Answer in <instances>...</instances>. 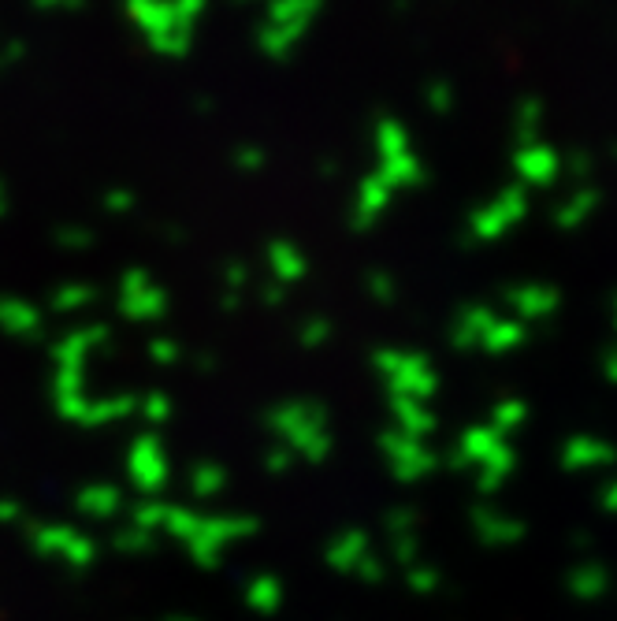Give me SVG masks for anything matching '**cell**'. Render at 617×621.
<instances>
[{
    "mask_svg": "<svg viewBox=\"0 0 617 621\" xmlns=\"http://www.w3.org/2000/svg\"><path fill=\"white\" fill-rule=\"evenodd\" d=\"M0 324H8L15 331H27L38 324V309L23 298H0Z\"/></svg>",
    "mask_w": 617,
    "mask_h": 621,
    "instance_id": "cell-7",
    "label": "cell"
},
{
    "mask_svg": "<svg viewBox=\"0 0 617 621\" xmlns=\"http://www.w3.org/2000/svg\"><path fill=\"white\" fill-rule=\"evenodd\" d=\"M264 261H268V272L276 276V283H302L309 276V253L287 235H276L268 238V246H264Z\"/></svg>",
    "mask_w": 617,
    "mask_h": 621,
    "instance_id": "cell-6",
    "label": "cell"
},
{
    "mask_svg": "<svg viewBox=\"0 0 617 621\" xmlns=\"http://www.w3.org/2000/svg\"><path fill=\"white\" fill-rule=\"evenodd\" d=\"M123 15L145 49L164 60H183L194 49L197 23L209 12V0H119Z\"/></svg>",
    "mask_w": 617,
    "mask_h": 621,
    "instance_id": "cell-1",
    "label": "cell"
},
{
    "mask_svg": "<svg viewBox=\"0 0 617 621\" xmlns=\"http://www.w3.org/2000/svg\"><path fill=\"white\" fill-rule=\"evenodd\" d=\"M93 298L90 287H82V283H67V287H60L53 298L56 309H79V305H86Z\"/></svg>",
    "mask_w": 617,
    "mask_h": 621,
    "instance_id": "cell-11",
    "label": "cell"
},
{
    "mask_svg": "<svg viewBox=\"0 0 617 621\" xmlns=\"http://www.w3.org/2000/svg\"><path fill=\"white\" fill-rule=\"evenodd\" d=\"M231 164H235V172H242V175H257L268 168V153H264V146H257V142H238V146L231 149Z\"/></svg>",
    "mask_w": 617,
    "mask_h": 621,
    "instance_id": "cell-8",
    "label": "cell"
},
{
    "mask_svg": "<svg viewBox=\"0 0 617 621\" xmlns=\"http://www.w3.org/2000/svg\"><path fill=\"white\" fill-rule=\"evenodd\" d=\"M23 53H27V41H23V38L0 41V75H4V71H8L12 64H19V60H23Z\"/></svg>",
    "mask_w": 617,
    "mask_h": 621,
    "instance_id": "cell-13",
    "label": "cell"
},
{
    "mask_svg": "<svg viewBox=\"0 0 617 621\" xmlns=\"http://www.w3.org/2000/svg\"><path fill=\"white\" fill-rule=\"evenodd\" d=\"M30 8L45 15H71V12H82L86 0H30Z\"/></svg>",
    "mask_w": 617,
    "mask_h": 621,
    "instance_id": "cell-12",
    "label": "cell"
},
{
    "mask_svg": "<svg viewBox=\"0 0 617 621\" xmlns=\"http://www.w3.org/2000/svg\"><path fill=\"white\" fill-rule=\"evenodd\" d=\"M320 175L331 179V175H335V160H324V164H320Z\"/></svg>",
    "mask_w": 617,
    "mask_h": 621,
    "instance_id": "cell-16",
    "label": "cell"
},
{
    "mask_svg": "<svg viewBox=\"0 0 617 621\" xmlns=\"http://www.w3.org/2000/svg\"><path fill=\"white\" fill-rule=\"evenodd\" d=\"M391 198L394 190L383 183L376 172L361 175V183L354 190V205H350V227L354 231H372V227L380 224V216L391 209Z\"/></svg>",
    "mask_w": 617,
    "mask_h": 621,
    "instance_id": "cell-5",
    "label": "cell"
},
{
    "mask_svg": "<svg viewBox=\"0 0 617 621\" xmlns=\"http://www.w3.org/2000/svg\"><path fill=\"white\" fill-rule=\"evenodd\" d=\"M168 305V294L157 287V279L149 276L145 268H127L119 279V309L127 317H157L160 309Z\"/></svg>",
    "mask_w": 617,
    "mask_h": 621,
    "instance_id": "cell-4",
    "label": "cell"
},
{
    "mask_svg": "<svg viewBox=\"0 0 617 621\" xmlns=\"http://www.w3.org/2000/svg\"><path fill=\"white\" fill-rule=\"evenodd\" d=\"M320 12H324V0H261V19L253 30L257 53L272 64L290 60L313 34Z\"/></svg>",
    "mask_w": 617,
    "mask_h": 621,
    "instance_id": "cell-2",
    "label": "cell"
},
{
    "mask_svg": "<svg viewBox=\"0 0 617 621\" xmlns=\"http://www.w3.org/2000/svg\"><path fill=\"white\" fill-rule=\"evenodd\" d=\"M428 105H432L435 112H447V108H450V90H447V82H432V86H428Z\"/></svg>",
    "mask_w": 617,
    "mask_h": 621,
    "instance_id": "cell-14",
    "label": "cell"
},
{
    "mask_svg": "<svg viewBox=\"0 0 617 621\" xmlns=\"http://www.w3.org/2000/svg\"><path fill=\"white\" fill-rule=\"evenodd\" d=\"M194 108H197V112H201V116H209V112H212V101H209V97H197Z\"/></svg>",
    "mask_w": 617,
    "mask_h": 621,
    "instance_id": "cell-15",
    "label": "cell"
},
{
    "mask_svg": "<svg viewBox=\"0 0 617 621\" xmlns=\"http://www.w3.org/2000/svg\"><path fill=\"white\" fill-rule=\"evenodd\" d=\"M53 242L60 246V250H67V253H75V250L86 253V250H93L97 235H93V231L86 224H64V227H56Z\"/></svg>",
    "mask_w": 617,
    "mask_h": 621,
    "instance_id": "cell-9",
    "label": "cell"
},
{
    "mask_svg": "<svg viewBox=\"0 0 617 621\" xmlns=\"http://www.w3.org/2000/svg\"><path fill=\"white\" fill-rule=\"evenodd\" d=\"M372 142H376V175L391 190H409V186L424 183V164L409 146V131L394 116L376 119L372 127Z\"/></svg>",
    "mask_w": 617,
    "mask_h": 621,
    "instance_id": "cell-3",
    "label": "cell"
},
{
    "mask_svg": "<svg viewBox=\"0 0 617 621\" xmlns=\"http://www.w3.org/2000/svg\"><path fill=\"white\" fill-rule=\"evenodd\" d=\"M134 205H138V194L131 186H108L101 194V212H108V216H131Z\"/></svg>",
    "mask_w": 617,
    "mask_h": 621,
    "instance_id": "cell-10",
    "label": "cell"
},
{
    "mask_svg": "<svg viewBox=\"0 0 617 621\" xmlns=\"http://www.w3.org/2000/svg\"><path fill=\"white\" fill-rule=\"evenodd\" d=\"M8 212V190H4V183H0V216Z\"/></svg>",
    "mask_w": 617,
    "mask_h": 621,
    "instance_id": "cell-17",
    "label": "cell"
},
{
    "mask_svg": "<svg viewBox=\"0 0 617 621\" xmlns=\"http://www.w3.org/2000/svg\"><path fill=\"white\" fill-rule=\"evenodd\" d=\"M235 4H253V0H235Z\"/></svg>",
    "mask_w": 617,
    "mask_h": 621,
    "instance_id": "cell-18",
    "label": "cell"
}]
</instances>
